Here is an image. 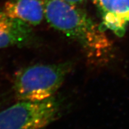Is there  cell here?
I'll return each instance as SVG.
<instances>
[{
	"label": "cell",
	"instance_id": "cell-1",
	"mask_svg": "<svg viewBox=\"0 0 129 129\" xmlns=\"http://www.w3.org/2000/svg\"><path fill=\"white\" fill-rule=\"evenodd\" d=\"M45 19L51 27L77 43L88 59L98 61L110 55V38L77 5L64 0H47Z\"/></svg>",
	"mask_w": 129,
	"mask_h": 129
},
{
	"label": "cell",
	"instance_id": "cell-2",
	"mask_svg": "<svg viewBox=\"0 0 129 129\" xmlns=\"http://www.w3.org/2000/svg\"><path fill=\"white\" fill-rule=\"evenodd\" d=\"M72 63L37 64L15 73L13 90L16 98L24 101H42L54 96L72 70Z\"/></svg>",
	"mask_w": 129,
	"mask_h": 129
},
{
	"label": "cell",
	"instance_id": "cell-3",
	"mask_svg": "<svg viewBox=\"0 0 129 129\" xmlns=\"http://www.w3.org/2000/svg\"><path fill=\"white\" fill-rule=\"evenodd\" d=\"M62 111L61 102L54 96L42 101L19 100L0 109V129H45Z\"/></svg>",
	"mask_w": 129,
	"mask_h": 129
},
{
	"label": "cell",
	"instance_id": "cell-4",
	"mask_svg": "<svg viewBox=\"0 0 129 129\" xmlns=\"http://www.w3.org/2000/svg\"><path fill=\"white\" fill-rule=\"evenodd\" d=\"M105 28L122 37L129 24V0H92Z\"/></svg>",
	"mask_w": 129,
	"mask_h": 129
},
{
	"label": "cell",
	"instance_id": "cell-5",
	"mask_svg": "<svg viewBox=\"0 0 129 129\" xmlns=\"http://www.w3.org/2000/svg\"><path fill=\"white\" fill-rule=\"evenodd\" d=\"M33 36L30 25L0 10V49L24 46L31 42Z\"/></svg>",
	"mask_w": 129,
	"mask_h": 129
},
{
	"label": "cell",
	"instance_id": "cell-6",
	"mask_svg": "<svg viewBox=\"0 0 129 129\" xmlns=\"http://www.w3.org/2000/svg\"><path fill=\"white\" fill-rule=\"evenodd\" d=\"M47 0H7L3 11L8 16L30 26L40 24L45 18Z\"/></svg>",
	"mask_w": 129,
	"mask_h": 129
},
{
	"label": "cell",
	"instance_id": "cell-7",
	"mask_svg": "<svg viewBox=\"0 0 129 129\" xmlns=\"http://www.w3.org/2000/svg\"><path fill=\"white\" fill-rule=\"evenodd\" d=\"M64 1H65V2H68L69 3H71V4L78 5L83 3L86 0H64Z\"/></svg>",
	"mask_w": 129,
	"mask_h": 129
},
{
	"label": "cell",
	"instance_id": "cell-8",
	"mask_svg": "<svg viewBox=\"0 0 129 129\" xmlns=\"http://www.w3.org/2000/svg\"><path fill=\"white\" fill-rule=\"evenodd\" d=\"M1 107H2V101L0 100V109H1Z\"/></svg>",
	"mask_w": 129,
	"mask_h": 129
}]
</instances>
